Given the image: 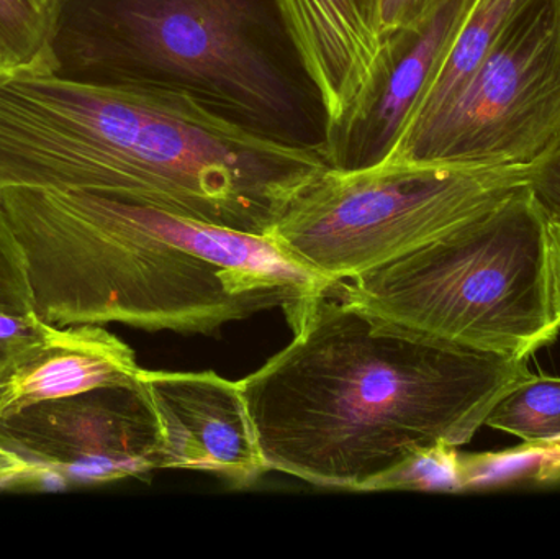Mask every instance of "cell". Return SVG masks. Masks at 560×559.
I'll return each instance as SVG.
<instances>
[{
	"mask_svg": "<svg viewBox=\"0 0 560 559\" xmlns=\"http://www.w3.org/2000/svg\"><path fill=\"white\" fill-rule=\"evenodd\" d=\"M282 311L292 340L240 387L268 471L318 488L369 492L418 449L466 445L532 374L395 324L339 282Z\"/></svg>",
	"mask_w": 560,
	"mask_h": 559,
	"instance_id": "cell-1",
	"label": "cell"
},
{
	"mask_svg": "<svg viewBox=\"0 0 560 559\" xmlns=\"http://www.w3.org/2000/svg\"><path fill=\"white\" fill-rule=\"evenodd\" d=\"M328 167L186 95L0 72V189L88 190L268 236Z\"/></svg>",
	"mask_w": 560,
	"mask_h": 559,
	"instance_id": "cell-2",
	"label": "cell"
},
{
	"mask_svg": "<svg viewBox=\"0 0 560 559\" xmlns=\"http://www.w3.org/2000/svg\"><path fill=\"white\" fill-rule=\"evenodd\" d=\"M0 207L25 259L33 311L58 327L117 322L213 335L326 286L268 236L104 194L10 186Z\"/></svg>",
	"mask_w": 560,
	"mask_h": 559,
	"instance_id": "cell-3",
	"label": "cell"
},
{
	"mask_svg": "<svg viewBox=\"0 0 560 559\" xmlns=\"http://www.w3.org/2000/svg\"><path fill=\"white\" fill-rule=\"evenodd\" d=\"M49 71L186 95L240 127L319 151L326 112L275 0H52Z\"/></svg>",
	"mask_w": 560,
	"mask_h": 559,
	"instance_id": "cell-4",
	"label": "cell"
},
{
	"mask_svg": "<svg viewBox=\"0 0 560 559\" xmlns=\"http://www.w3.org/2000/svg\"><path fill=\"white\" fill-rule=\"evenodd\" d=\"M339 288L418 334L515 360H528L560 331L546 217L528 184L423 248Z\"/></svg>",
	"mask_w": 560,
	"mask_h": 559,
	"instance_id": "cell-5",
	"label": "cell"
},
{
	"mask_svg": "<svg viewBox=\"0 0 560 559\" xmlns=\"http://www.w3.org/2000/svg\"><path fill=\"white\" fill-rule=\"evenodd\" d=\"M529 167L472 170L434 161L328 167L268 238L328 282L351 281L476 219L528 184Z\"/></svg>",
	"mask_w": 560,
	"mask_h": 559,
	"instance_id": "cell-6",
	"label": "cell"
},
{
	"mask_svg": "<svg viewBox=\"0 0 560 559\" xmlns=\"http://www.w3.org/2000/svg\"><path fill=\"white\" fill-rule=\"evenodd\" d=\"M560 137V0H526L440 120L404 156L529 167Z\"/></svg>",
	"mask_w": 560,
	"mask_h": 559,
	"instance_id": "cell-7",
	"label": "cell"
},
{
	"mask_svg": "<svg viewBox=\"0 0 560 559\" xmlns=\"http://www.w3.org/2000/svg\"><path fill=\"white\" fill-rule=\"evenodd\" d=\"M0 446L28 465L23 489L110 485L161 469L160 423L138 380L0 416Z\"/></svg>",
	"mask_w": 560,
	"mask_h": 559,
	"instance_id": "cell-8",
	"label": "cell"
},
{
	"mask_svg": "<svg viewBox=\"0 0 560 559\" xmlns=\"http://www.w3.org/2000/svg\"><path fill=\"white\" fill-rule=\"evenodd\" d=\"M161 432V469L206 473L230 488L255 486L268 473L240 383L213 371L141 370Z\"/></svg>",
	"mask_w": 560,
	"mask_h": 559,
	"instance_id": "cell-9",
	"label": "cell"
},
{
	"mask_svg": "<svg viewBox=\"0 0 560 559\" xmlns=\"http://www.w3.org/2000/svg\"><path fill=\"white\" fill-rule=\"evenodd\" d=\"M474 0H436L410 28L385 36L368 89L348 124L326 140L323 156L335 170L381 163L405 121L440 71Z\"/></svg>",
	"mask_w": 560,
	"mask_h": 559,
	"instance_id": "cell-10",
	"label": "cell"
},
{
	"mask_svg": "<svg viewBox=\"0 0 560 559\" xmlns=\"http://www.w3.org/2000/svg\"><path fill=\"white\" fill-rule=\"evenodd\" d=\"M326 112V140L354 114L384 43L382 0H275Z\"/></svg>",
	"mask_w": 560,
	"mask_h": 559,
	"instance_id": "cell-11",
	"label": "cell"
},
{
	"mask_svg": "<svg viewBox=\"0 0 560 559\" xmlns=\"http://www.w3.org/2000/svg\"><path fill=\"white\" fill-rule=\"evenodd\" d=\"M140 371L133 350L101 325L48 324L38 353L0 394V416L42 400L133 384Z\"/></svg>",
	"mask_w": 560,
	"mask_h": 559,
	"instance_id": "cell-12",
	"label": "cell"
},
{
	"mask_svg": "<svg viewBox=\"0 0 560 559\" xmlns=\"http://www.w3.org/2000/svg\"><path fill=\"white\" fill-rule=\"evenodd\" d=\"M525 3L526 0H474L443 66L411 110L385 160L404 156L440 120Z\"/></svg>",
	"mask_w": 560,
	"mask_h": 559,
	"instance_id": "cell-13",
	"label": "cell"
},
{
	"mask_svg": "<svg viewBox=\"0 0 560 559\" xmlns=\"http://www.w3.org/2000/svg\"><path fill=\"white\" fill-rule=\"evenodd\" d=\"M486 426L516 436L526 446L556 442L560 439V377L528 374L490 410Z\"/></svg>",
	"mask_w": 560,
	"mask_h": 559,
	"instance_id": "cell-14",
	"label": "cell"
},
{
	"mask_svg": "<svg viewBox=\"0 0 560 559\" xmlns=\"http://www.w3.org/2000/svg\"><path fill=\"white\" fill-rule=\"evenodd\" d=\"M52 0H0V61L5 71L49 69Z\"/></svg>",
	"mask_w": 560,
	"mask_h": 559,
	"instance_id": "cell-15",
	"label": "cell"
},
{
	"mask_svg": "<svg viewBox=\"0 0 560 559\" xmlns=\"http://www.w3.org/2000/svg\"><path fill=\"white\" fill-rule=\"evenodd\" d=\"M378 491L463 492V471L457 446L434 443L418 449L369 489V492Z\"/></svg>",
	"mask_w": 560,
	"mask_h": 559,
	"instance_id": "cell-16",
	"label": "cell"
},
{
	"mask_svg": "<svg viewBox=\"0 0 560 559\" xmlns=\"http://www.w3.org/2000/svg\"><path fill=\"white\" fill-rule=\"evenodd\" d=\"M48 324L32 312L0 311V394L15 374L38 353Z\"/></svg>",
	"mask_w": 560,
	"mask_h": 559,
	"instance_id": "cell-17",
	"label": "cell"
},
{
	"mask_svg": "<svg viewBox=\"0 0 560 559\" xmlns=\"http://www.w3.org/2000/svg\"><path fill=\"white\" fill-rule=\"evenodd\" d=\"M0 311L32 312V289L25 259L0 207Z\"/></svg>",
	"mask_w": 560,
	"mask_h": 559,
	"instance_id": "cell-18",
	"label": "cell"
},
{
	"mask_svg": "<svg viewBox=\"0 0 560 559\" xmlns=\"http://www.w3.org/2000/svg\"><path fill=\"white\" fill-rule=\"evenodd\" d=\"M528 187L546 220L560 222V137L528 170Z\"/></svg>",
	"mask_w": 560,
	"mask_h": 559,
	"instance_id": "cell-19",
	"label": "cell"
},
{
	"mask_svg": "<svg viewBox=\"0 0 560 559\" xmlns=\"http://www.w3.org/2000/svg\"><path fill=\"white\" fill-rule=\"evenodd\" d=\"M436 0H382V33L385 36L420 22Z\"/></svg>",
	"mask_w": 560,
	"mask_h": 559,
	"instance_id": "cell-20",
	"label": "cell"
},
{
	"mask_svg": "<svg viewBox=\"0 0 560 559\" xmlns=\"http://www.w3.org/2000/svg\"><path fill=\"white\" fill-rule=\"evenodd\" d=\"M548 230L549 286H551V304L556 325L560 330V222L546 220Z\"/></svg>",
	"mask_w": 560,
	"mask_h": 559,
	"instance_id": "cell-21",
	"label": "cell"
},
{
	"mask_svg": "<svg viewBox=\"0 0 560 559\" xmlns=\"http://www.w3.org/2000/svg\"><path fill=\"white\" fill-rule=\"evenodd\" d=\"M538 453L533 482L551 485L560 482V439L545 446H535Z\"/></svg>",
	"mask_w": 560,
	"mask_h": 559,
	"instance_id": "cell-22",
	"label": "cell"
},
{
	"mask_svg": "<svg viewBox=\"0 0 560 559\" xmlns=\"http://www.w3.org/2000/svg\"><path fill=\"white\" fill-rule=\"evenodd\" d=\"M30 468L22 458L0 446V489H23Z\"/></svg>",
	"mask_w": 560,
	"mask_h": 559,
	"instance_id": "cell-23",
	"label": "cell"
},
{
	"mask_svg": "<svg viewBox=\"0 0 560 559\" xmlns=\"http://www.w3.org/2000/svg\"><path fill=\"white\" fill-rule=\"evenodd\" d=\"M5 71V68H3L2 61H0V72Z\"/></svg>",
	"mask_w": 560,
	"mask_h": 559,
	"instance_id": "cell-24",
	"label": "cell"
}]
</instances>
